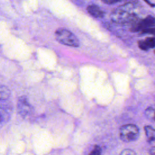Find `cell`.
<instances>
[{"label": "cell", "instance_id": "1", "mask_svg": "<svg viewBox=\"0 0 155 155\" xmlns=\"http://www.w3.org/2000/svg\"><path fill=\"white\" fill-rule=\"evenodd\" d=\"M138 8L136 4L129 2L115 8L110 15L112 22L119 24H131L137 19Z\"/></svg>", "mask_w": 155, "mask_h": 155}, {"label": "cell", "instance_id": "2", "mask_svg": "<svg viewBox=\"0 0 155 155\" xmlns=\"http://www.w3.org/2000/svg\"><path fill=\"white\" fill-rule=\"evenodd\" d=\"M54 35L56 39L64 45L73 47L79 46L80 44L78 38L71 31L66 28H58Z\"/></svg>", "mask_w": 155, "mask_h": 155}, {"label": "cell", "instance_id": "3", "mask_svg": "<svg viewBox=\"0 0 155 155\" xmlns=\"http://www.w3.org/2000/svg\"><path fill=\"white\" fill-rule=\"evenodd\" d=\"M139 134L138 127L134 124L123 125L119 128L120 138L124 142H132L136 140Z\"/></svg>", "mask_w": 155, "mask_h": 155}, {"label": "cell", "instance_id": "4", "mask_svg": "<svg viewBox=\"0 0 155 155\" xmlns=\"http://www.w3.org/2000/svg\"><path fill=\"white\" fill-rule=\"evenodd\" d=\"M154 25L155 18L151 15H148L143 19H139L137 18L133 21L131 24L130 30L133 32H142L143 30L154 27Z\"/></svg>", "mask_w": 155, "mask_h": 155}, {"label": "cell", "instance_id": "5", "mask_svg": "<svg viewBox=\"0 0 155 155\" xmlns=\"http://www.w3.org/2000/svg\"><path fill=\"white\" fill-rule=\"evenodd\" d=\"M31 108L27 97L24 96L19 97L17 102V110L18 113L22 117H25L28 116L31 111Z\"/></svg>", "mask_w": 155, "mask_h": 155}, {"label": "cell", "instance_id": "6", "mask_svg": "<svg viewBox=\"0 0 155 155\" xmlns=\"http://www.w3.org/2000/svg\"><path fill=\"white\" fill-rule=\"evenodd\" d=\"M139 47L144 51H147L150 48H155V37H148L144 40L138 41Z\"/></svg>", "mask_w": 155, "mask_h": 155}, {"label": "cell", "instance_id": "7", "mask_svg": "<svg viewBox=\"0 0 155 155\" xmlns=\"http://www.w3.org/2000/svg\"><path fill=\"white\" fill-rule=\"evenodd\" d=\"M87 10L88 13L95 18H102L105 15V12L97 5H90L88 6Z\"/></svg>", "mask_w": 155, "mask_h": 155}, {"label": "cell", "instance_id": "8", "mask_svg": "<svg viewBox=\"0 0 155 155\" xmlns=\"http://www.w3.org/2000/svg\"><path fill=\"white\" fill-rule=\"evenodd\" d=\"M144 130L148 142H151L155 140V129L154 128L147 125L144 127Z\"/></svg>", "mask_w": 155, "mask_h": 155}, {"label": "cell", "instance_id": "9", "mask_svg": "<svg viewBox=\"0 0 155 155\" xmlns=\"http://www.w3.org/2000/svg\"><path fill=\"white\" fill-rule=\"evenodd\" d=\"M10 96V91L5 85H0V100L7 99Z\"/></svg>", "mask_w": 155, "mask_h": 155}, {"label": "cell", "instance_id": "10", "mask_svg": "<svg viewBox=\"0 0 155 155\" xmlns=\"http://www.w3.org/2000/svg\"><path fill=\"white\" fill-rule=\"evenodd\" d=\"M10 119L8 113L2 108L0 107V127L6 124Z\"/></svg>", "mask_w": 155, "mask_h": 155}, {"label": "cell", "instance_id": "11", "mask_svg": "<svg viewBox=\"0 0 155 155\" xmlns=\"http://www.w3.org/2000/svg\"><path fill=\"white\" fill-rule=\"evenodd\" d=\"M154 113H155V108H153L152 107H148L145 111V116L149 119H154Z\"/></svg>", "mask_w": 155, "mask_h": 155}, {"label": "cell", "instance_id": "12", "mask_svg": "<svg viewBox=\"0 0 155 155\" xmlns=\"http://www.w3.org/2000/svg\"><path fill=\"white\" fill-rule=\"evenodd\" d=\"M101 148L98 145H95L89 155H101Z\"/></svg>", "mask_w": 155, "mask_h": 155}, {"label": "cell", "instance_id": "13", "mask_svg": "<svg viewBox=\"0 0 155 155\" xmlns=\"http://www.w3.org/2000/svg\"><path fill=\"white\" fill-rule=\"evenodd\" d=\"M119 155H137V154L133 150L124 149L120 153Z\"/></svg>", "mask_w": 155, "mask_h": 155}, {"label": "cell", "instance_id": "14", "mask_svg": "<svg viewBox=\"0 0 155 155\" xmlns=\"http://www.w3.org/2000/svg\"><path fill=\"white\" fill-rule=\"evenodd\" d=\"M142 33H148V34H151L153 35H155V27H152L150 28H148L147 29H145L144 30H143L142 32Z\"/></svg>", "mask_w": 155, "mask_h": 155}, {"label": "cell", "instance_id": "15", "mask_svg": "<svg viewBox=\"0 0 155 155\" xmlns=\"http://www.w3.org/2000/svg\"><path fill=\"white\" fill-rule=\"evenodd\" d=\"M122 0H102V1L107 4H114L116 3H117Z\"/></svg>", "mask_w": 155, "mask_h": 155}, {"label": "cell", "instance_id": "16", "mask_svg": "<svg viewBox=\"0 0 155 155\" xmlns=\"http://www.w3.org/2000/svg\"><path fill=\"white\" fill-rule=\"evenodd\" d=\"M150 155H155V147H153L150 149Z\"/></svg>", "mask_w": 155, "mask_h": 155}, {"label": "cell", "instance_id": "17", "mask_svg": "<svg viewBox=\"0 0 155 155\" xmlns=\"http://www.w3.org/2000/svg\"><path fill=\"white\" fill-rule=\"evenodd\" d=\"M147 4H148L150 6H151V7H154L155 6V4H153V3H151V2H150L148 0H143Z\"/></svg>", "mask_w": 155, "mask_h": 155}, {"label": "cell", "instance_id": "18", "mask_svg": "<svg viewBox=\"0 0 155 155\" xmlns=\"http://www.w3.org/2000/svg\"><path fill=\"white\" fill-rule=\"evenodd\" d=\"M154 120H155V113H154Z\"/></svg>", "mask_w": 155, "mask_h": 155}, {"label": "cell", "instance_id": "19", "mask_svg": "<svg viewBox=\"0 0 155 155\" xmlns=\"http://www.w3.org/2000/svg\"><path fill=\"white\" fill-rule=\"evenodd\" d=\"M154 53H155V50H154Z\"/></svg>", "mask_w": 155, "mask_h": 155}]
</instances>
